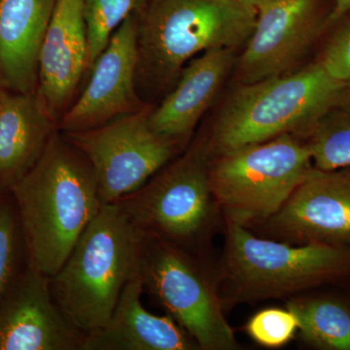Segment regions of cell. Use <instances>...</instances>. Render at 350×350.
Wrapping results in <instances>:
<instances>
[{
	"label": "cell",
	"instance_id": "obj_6",
	"mask_svg": "<svg viewBox=\"0 0 350 350\" xmlns=\"http://www.w3.org/2000/svg\"><path fill=\"white\" fill-rule=\"evenodd\" d=\"M312 167L306 140L283 135L211 157L209 183L227 221L247 227L278 213Z\"/></svg>",
	"mask_w": 350,
	"mask_h": 350
},
{
	"label": "cell",
	"instance_id": "obj_16",
	"mask_svg": "<svg viewBox=\"0 0 350 350\" xmlns=\"http://www.w3.org/2000/svg\"><path fill=\"white\" fill-rule=\"evenodd\" d=\"M140 273L124 288L116 306L103 326L87 334L82 350H192L195 340L174 321L151 313L142 305Z\"/></svg>",
	"mask_w": 350,
	"mask_h": 350
},
{
	"label": "cell",
	"instance_id": "obj_20",
	"mask_svg": "<svg viewBox=\"0 0 350 350\" xmlns=\"http://www.w3.org/2000/svg\"><path fill=\"white\" fill-rule=\"evenodd\" d=\"M306 137L313 167L322 170L350 167V87Z\"/></svg>",
	"mask_w": 350,
	"mask_h": 350
},
{
	"label": "cell",
	"instance_id": "obj_7",
	"mask_svg": "<svg viewBox=\"0 0 350 350\" xmlns=\"http://www.w3.org/2000/svg\"><path fill=\"white\" fill-rule=\"evenodd\" d=\"M206 138L193 142L144 186L114 204L147 234L194 253L213 222Z\"/></svg>",
	"mask_w": 350,
	"mask_h": 350
},
{
	"label": "cell",
	"instance_id": "obj_1",
	"mask_svg": "<svg viewBox=\"0 0 350 350\" xmlns=\"http://www.w3.org/2000/svg\"><path fill=\"white\" fill-rule=\"evenodd\" d=\"M12 196L27 262L52 278L100 211L91 163L59 130Z\"/></svg>",
	"mask_w": 350,
	"mask_h": 350
},
{
	"label": "cell",
	"instance_id": "obj_18",
	"mask_svg": "<svg viewBox=\"0 0 350 350\" xmlns=\"http://www.w3.org/2000/svg\"><path fill=\"white\" fill-rule=\"evenodd\" d=\"M56 130L36 92L0 90V196L34 167Z\"/></svg>",
	"mask_w": 350,
	"mask_h": 350
},
{
	"label": "cell",
	"instance_id": "obj_12",
	"mask_svg": "<svg viewBox=\"0 0 350 350\" xmlns=\"http://www.w3.org/2000/svg\"><path fill=\"white\" fill-rule=\"evenodd\" d=\"M269 230L286 243L350 250V167H313L273 217Z\"/></svg>",
	"mask_w": 350,
	"mask_h": 350
},
{
	"label": "cell",
	"instance_id": "obj_17",
	"mask_svg": "<svg viewBox=\"0 0 350 350\" xmlns=\"http://www.w3.org/2000/svg\"><path fill=\"white\" fill-rule=\"evenodd\" d=\"M57 0H0V80L14 93H36L38 57Z\"/></svg>",
	"mask_w": 350,
	"mask_h": 350
},
{
	"label": "cell",
	"instance_id": "obj_2",
	"mask_svg": "<svg viewBox=\"0 0 350 350\" xmlns=\"http://www.w3.org/2000/svg\"><path fill=\"white\" fill-rule=\"evenodd\" d=\"M257 11L239 0H147L137 15V88L145 103L165 96L195 57L248 40Z\"/></svg>",
	"mask_w": 350,
	"mask_h": 350
},
{
	"label": "cell",
	"instance_id": "obj_27",
	"mask_svg": "<svg viewBox=\"0 0 350 350\" xmlns=\"http://www.w3.org/2000/svg\"><path fill=\"white\" fill-rule=\"evenodd\" d=\"M2 89H3V88H2L1 80H0V90H2Z\"/></svg>",
	"mask_w": 350,
	"mask_h": 350
},
{
	"label": "cell",
	"instance_id": "obj_21",
	"mask_svg": "<svg viewBox=\"0 0 350 350\" xmlns=\"http://www.w3.org/2000/svg\"><path fill=\"white\" fill-rule=\"evenodd\" d=\"M147 0H81L87 27L88 75L113 32L133 14L144 10ZM85 79V81H86ZM85 83V82H84Z\"/></svg>",
	"mask_w": 350,
	"mask_h": 350
},
{
	"label": "cell",
	"instance_id": "obj_4",
	"mask_svg": "<svg viewBox=\"0 0 350 350\" xmlns=\"http://www.w3.org/2000/svg\"><path fill=\"white\" fill-rule=\"evenodd\" d=\"M319 61L295 72L241 84L229 96L206 138L211 157L283 135H304L349 90Z\"/></svg>",
	"mask_w": 350,
	"mask_h": 350
},
{
	"label": "cell",
	"instance_id": "obj_26",
	"mask_svg": "<svg viewBox=\"0 0 350 350\" xmlns=\"http://www.w3.org/2000/svg\"><path fill=\"white\" fill-rule=\"evenodd\" d=\"M239 1L245 4V5L256 9L258 6L261 5V4L266 2L267 0H239Z\"/></svg>",
	"mask_w": 350,
	"mask_h": 350
},
{
	"label": "cell",
	"instance_id": "obj_15",
	"mask_svg": "<svg viewBox=\"0 0 350 350\" xmlns=\"http://www.w3.org/2000/svg\"><path fill=\"white\" fill-rule=\"evenodd\" d=\"M236 62L234 49L227 48L207 50L191 59L160 105L152 107L151 128L184 146Z\"/></svg>",
	"mask_w": 350,
	"mask_h": 350
},
{
	"label": "cell",
	"instance_id": "obj_13",
	"mask_svg": "<svg viewBox=\"0 0 350 350\" xmlns=\"http://www.w3.org/2000/svg\"><path fill=\"white\" fill-rule=\"evenodd\" d=\"M84 338L55 301L49 276L27 262L0 301V350H82Z\"/></svg>",
	"mask_w": 350,
	"mask_h": 350
},
{
	"label": "cell",
	"instance_id": "obj_19",
	"mask_svg": "<svg viewBox=\"0 0 350 350\" xmlns=\"http://www.w3.org/2000/svg\"><path fill=\"white\" fill-rule=\"evenodd\" d=\"M287 308L298 320L305 344L320 350H350V304L331 295L292 299Z\"/></svg>",
	"mask_w": 350,
	"mask_h": 350
},
{
	"label": "cell",
	"instance_id": "obj_3",
	"mask_svg": "<svg viewBox=\"0 0 350 350\" xmlns=\"http://www.w3.org/2000/svg\"><path fill=\"white\" fill-rule=\"evenodd\" d=\"M145 237L118 204H103L50 278L57 306L85 336L107 322L124 288L140 273Z\"/></svg>",
	"mask_w": 350,
	"mask_h": 350
},
{
	"label": "cell",
	"instance_id": "obj_23",
	"mask_svg": "<svg viewBox=\"0 0 350 350\" xmlns=\"http://www.w3.org/2000/svg\"><path fill=\"white\" fill-rule=\"evenodd\" d=\"M298 331V320L289 310L267 308L251 317L246 332L257 344L269 349L288 344Z\"/></svg>",
	"mask_w": 350,
	"mask_h": 350
},
{
	"label": "cell",
	"instance_id": "obj_8",
	"mask_svg": "<svg viewBox=\"0 0 350 350\" xmlns=\"http://www.w3.org/2000/svg\"><path fill=\"white\" fill-rule=\"evenodd\" d=\"M140 275L144 292H150L199 349H238L217 292L193 253L146 232Z\"/></svg>",
	"mask_w": 350,
	"mask_h": 350
},
{
	"label": "cell",
	"instance_id": "obj_10",
	"mask_svg": "<svg viewBox=\"0 0 350 350\" xmlns=\"http://www.w3.org/2000/svg\"><path fill=\"white\" fill-rule=\"evenodd\" d=\"M252 33L237 64V77L248 84L287 75L329 27L324 0H267L256 8Z\"/></svg>",
	"mask_w": 350,
	"mask_h": 350
},
{
	"label": "cell",
	"instance_id": "obj_5",
	"mask_svg": "<svg viewBox=\"0 0 350 350\" xmlns=\"http://www.w3.org/2000/svg\"><path fill=\"white\" fill-rule=\"evenodd\" d=\"M222 276L232 304L284 298L350 282V250L262 239L227 221Z\"/></svg>",
	"mask_w": 350,
	"mask_h": 350
},
{
	"label": "cell",
	"instance_id": "obj_22",
	"mask_svg": "<svg viewBox=\"0 0 350 350\" xmlns=\"http://www.w3.org/2000/svg\"><path fill=\"white\" fill-rule=\"evenodd\" d=\"M21 243L24 241L12 196H0V301L23 271L19 268Z\"/></svg>",
	"mask_w": 350,
	"mask_h": 350
},
{
	"label": "cell",
	"instance_id": "obj_24",
	"mask_svg": "<svg viewBox=\"0 0 350 350\" xmlns=\"http://www.w3.org/2000/svg\"><path fill=\"white\" fill-rule=\"evenodd\" d=\"M319 62L334 79L350 83V18L331 36Z\"/></svg>",
	"mask_w": 350,
	"mask_h": 350
},
{
	"label": "cell",
	"instance_id": "obj_11",
	"mask_svg": "<svg viewBox=\"0 0 350 350\" xmlns=\"http://www.w3.org/2000/svg\"><path fill=\"white\" fill-rule=\"evenodd\" d=\"M137 14H133L113 32L57 130H91L146 107L137 88Z\"/></svg>",
	"mask_w": 350,
	"mask_h": 350
},
{
	"label": "cell",
	"instance_id": "obj_14",
	"mask_svg": "<svg viewBox=\"0 0 350 350\" xmlns=\"http://www.w3.org/2000/svg\"><path fill=\"white\" fill-rule=\"evenodd\" d=\"M88 36L81 0H57L38 57L36 94L52 121H61L86 79Z\"/></svg>",
	"mask_w": 350,
	"mask_h": 350
},
{
	"label": "cell",
	"instance_id": "obj_25",
	"mask_svg": "<svg viewBox=\"0 0 350 350\" xmlns=\"http://www.w3.org/2000/svg\"><path fill=\"white\" fill-rule=\"evenodd\" d=\"M350 13V0H333V8L329 16V25L336 24L338 21Z\"/></svg>",
	"mask_w": 350,
	"mask_h": 350
},
{
	"label": "cell",
	"instance_id": "obj_9",
	"mask_svg": "<svg viewBox=\"0 0 350 350\" xmlns=\"http://www.w3.org/2000/svg\"><path fill=\"white\" fill-rule=\"evenodd\" d=\"M152 107L91 130L63 133L91 163L103 204H114L144 186L183 147L151 128Z\"/></svg>",
	"mask_w": 350,
	"mask_h": 350
}]
</instances>
